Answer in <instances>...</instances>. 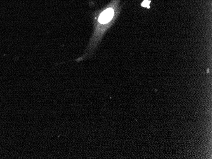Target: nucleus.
Wrapping results in <instances>:
<instances>
[{"mask_svg": "<svg viewBox=\"0 0 212 159\" xmlns=\"http://www.w3.org/2000/svg\"><path fill=\"white\" fill-rule=\"evenodd\" d=\"M114 15V11L112 8L106 9L99 15L97 19L98 22L100 25H107L113 19Z\"/></svg>", "mask_w": 212, "mask_h": 159, "instance_id": "f257e3e1", "label": "nucleus"}, {"mask_svg": "<svg viewBox=\"0 0 212 159\" xmlns=\"http://www.w3.org/2000/svg\"><path fill=\"white\" fill-rule=\"evenodd\" d=\"M149 3H150V1H149V0H145V1L142 3V7H144L149 8Z\"/></svg>", "mask_w": 212, "mask_h": 159, "instance_id": "f03ea898", "label": "nucleus"}]
</instances>
